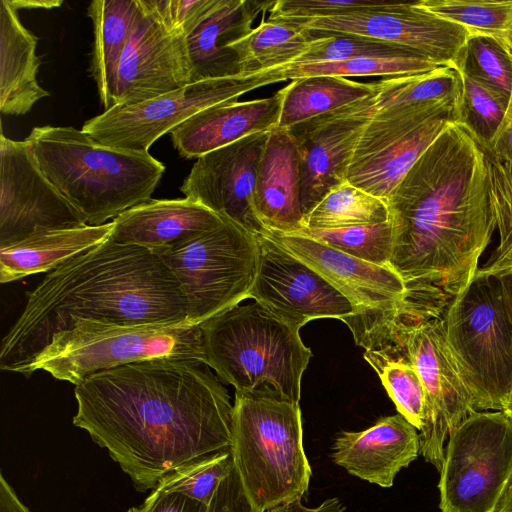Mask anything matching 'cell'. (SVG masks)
<instances>
[{"label": "cell", "instance_id": "cell-49", "mask_svg": "<svg viewBox=\"0 0 512 512\" xmlns=\"http://www.w3.org/2000/svg\"><path fill=\"white\" fill-rule=\"evenodd\" d=\"M18 11L20 9H53L61 6V0H9Z\"/></svg>", "mask_w": 512, "mask_h": 512}, {"label": "cell", "instance_id": "cell-26", "mask_svg": "<svg viewBox=\"0 0 512 512\" xmlns=\"http://www.w3.org/2000/svg\"><path fill=\"white\" fill-rule=\"evenodd\" d=\"M38 38L20 21L9 0L0 3V111L24 115L40 99L49 96L37 81L40 60Z\"/></svg>", "mask_w": 512, "mask_h": 512}, {"label": "cell", "instance_id": "cell-12", "mask_svg": "<svg viewBox=\"0 0 512 512\" xmlns=\"http://www.w3.org/2000/svg\"><path fill=\"white\" fill-rule=\"evenodd\" d=\"M276 82L266 70L190 83L137 104L114 105L87 120L82 130L103 146L146 153L158 138L199 111L236 102L243 94Z\"/></svg>", "mask_w": 512, "mask_h": 512}, {"label": "cell", "instance_id": "cell-19", "mask_svg": "<svg viewBox=\"0 0 512 512\" xmlns=\"http://www.w3.org/2000/svg\"><path fill=\"white\" fill-rule=\"evenodd\" d=\"M267 235L334 285L352 304L353 314L393 309L405 298L406 283L389 265L358 259L303 232Z\"/></svg>", "mask_w": 512, "mask_h": 512}, {"label": "cell", "instance_id": "cell-24", "mask_svg": "<svg viewBox=\"0 0 512 512\" xmlns=\"http://www.w3.org/2000/svg\"><path fill=\"white\" fill-rule=\"evenodd\" d=\"M274 1L225 0L188 37L190 83L242 76L235 44L252 32Z\"/></svg>", "mask_w": 512, "mask_h": 512}, {"label": "cell", "instance_id": "cell-7", "mask_svg": "<svg viewBox=\"0 0 512 512\" xmlns=\"http://www.w3.org/2000/svg\"><path fill=\"white\" fill-rule=\"evenodd\" d=\"M205 362L235 391L268 386L299 403L312 352L300 329L260 303L236 305L201 325Z\"/></svg>", "mask_w": 512, "mask_h": 512}, {"label": "cell", "instance_id": "cell-3", "mask_svg": "<svg viewBox=\"0 0 512 512\" xmlns=\"http://www.w3.org/2000/svg\"><path fill=\"white\" fill-rule=\"evenodd\" d=\"M188 304L154 252L111 240L79 254L27 293L3 337L0 368L22 374L51 338L77 319L124 324L188 323Z\"/></svg>", "mask_w": 512, "mask_h": 512}, {"label": "cell", "instance_id": "cell-13", "mask_svg": "<svg viewBox=\"0 0 512 512\" xmlns=\"http://www.w3.org/2000/svg\"><path fill=\"white\" fill-rule=\"evenodd\" d=\"M290 23L318 33L371 38L457 70L463 64L470 38L465 28L422 9L417 1L392 2L385 8Z\"/></svg>", "mask_w": 512, "mask_h": 512}, {"label": "cell", "instance_id": "cell-18", "mask_svg": "<svg viewBox=\"0 0 512 512\" xmlns=\"http://www.w3.org/2000/svg\"><path fill=\"white\" fill-rule=\"evenodd\" d=\"M268 132L251 134L197 158L181 192L254 236L267 235L255 213L253 197Z\"/></svg>", "mask_w": 512, "mask_h": 512}, {"label": "cell", "instance_id": "cell-43", "mask_svg": "<svg viewBox=\"0 0 512 512\" xmlns=\"http://www.w3.org/2000/svg\"><path fill=\"white\" fill-rule=\"evenodd\" d=\"M163 24L188 37L225 0H146Z\"/></svg>", "mask_w": 512, "mask_h": 512}, {"label": "cell", "instance_id": "cell-33", "mask_svg": "<svg viewBox=\"0 0 512 512\" xmlns=\"http://www.w3.org/2000/svg\"><path fill=\"white\" fill-rule=\"evenodd\" d=\"M389 219L386 200L346 181L333 188L304 217V227L306 229H340L382 223Z\"/></svg>", "mask_w": 512, "mask_h": 512}, {"label": "cell", "instance_id": "cell-46", "mask_svg": "<svg viewBox=\"0 0 512 512\" xmlns=\"http://www.w3.org/2000/svg\"><path fill=\"white\" fill-rule=\"evenodd\" d=\"M344 510L345 506L338 498H329L314 508L304 506L301 499H297L270 508L266 512H344Z\"/></svg>", "mask_w": 512, "mask_h": 512}, {"label": "cell", "instance_id": "cell-44", "mask_svg": "<svg viewBox=\"0 0 512 512\" xmlns=\"http://www.w3.org/2000/svg\"><path fill=\"white\" fill-rule=\"evenodd\" d=\"M208 512H256L243 489L235 466L217 489Z\"/></svg>", "mask_w": 512, "mask_h": 512}, {"label": "cell", "instance_id": "cell-4", "mask_svg": "<svg viewBox=\"0 0 512 512\" xmlns=\"http://www.w3.org/2000/svg\"><path fill=\"white\" fill-rule=\"evenodd\" d=\"M25 141L44 175L87 225L105 224L151 200L165 171L149 152L106 147L73 127H34Z\"/></svg>", "mask_w": 512, "mask_h": 512}, {"label": "cell", "instance_id": "cell-51", "mask_svg": "<svg viewBox=\"0 0 512 512\" xmlns=\"http://www.w3.org/2000/svg\"><path fill=\"white\" fill-rule=\"evenodd\" d=\"M501 411L512 421V387L503 401Z\"/></svg>", "mask_w": 512, "mask_h": 512}, {"label": "cell", "instance_id": "cell-38", "mask_svg": "<svg viewBox=\"0 0 512 512\" xmlns=\"http://www.w3.org/2000/svg\"><path fill=\"white\" fill-rule=\"evenodd\" d=\"M309 31L315 39L308 49L292 64L336 62L361 57L421 56L410 50L363 36Z\"/></svg>", "mask_w": 512, "mask_h": 512}, {"label": "cell", "instance_id": "cell-39", "mask_svg": "<svg viewBox=\"0 0 512 512\" xmlns=\"http://www.w3.org/2000/svg\"><path fill=\"white\" fill-rule=\"evenodd\" d=\"M485 146L495 219L504 224L512 211V88L504 118Z\"/></svg>", "mask_w": 512, "mask_h": 512}, {"label": "cell", "instance_id": "cell-21", "mask_svg": "<svg viewBox=\"0 0 512 512\" xmlns=\"http://www.w3.org/2000/svg\"><path fill=\"white\" fill-rule=\"evenodd\" d=\"M282 103L280 89L270 97L208 107L170 131L172 144L181 157L199 158L251 134L277 127Z\"/></svg>", "mask_w": 512, "mask_h": 512}, {"label": "cell", "instance_id": "cell-34", "mask_svg": "<svg viewBox=\"0 0 512 512\" xmlns=\"http://www.w3.org/2000/svg\"><path fill=\"white\" fill-rule=\"evenodd\" d=\"M441 65L421 56L361 57L336 62L289 64L271 69L277 82L312 76H401L433 71Z\"/></svg>", "mask_w": 512, "mask_h": 512}, {"label": "cell", "instance_id": "cell-14", "mask_svg": "<svg viewBox=\"0 0 512 512\" xmlns=\"http://www.w3.org/2000/svg\"><path fill=\"white\" fill-rule=\"evenodd\" d=\"M86 225L81 214L49 181L27 142L0 136V246L36 230Z\"/></svg>", "mask_w": 512, "mask_h": 512}, {"label": "cell", "instance_id": "cell-41", "mask_svg": "<svg viewBox=\"0 0 512 512\" xmlns=\"http://www.w3.org/2000/svg\"><path fill=\"white\" fill-rule=\"evenodd\" d=\"M460 68H464L475 77L510 95L512 60L492 38L470 37L466 45L464 62Z\"/></svg>", "mask_w": 512, "mask_h": 512}, {"label": "cell", "instance_id": "cell-17", "mask_svg": "<svg viewBox=\"0 0 512 512\" xmlns=\"http://www.w3.org/2000/svg\"><path fill=\"white\" fill-rule=\"evenodd\" d=\"M190 84L187 37L169 30L146 0L138 10L117 69L114 105L137 104Z\"/></svg>", "mask_w": 512, "mask_h": 512}, {"label": "cell", "instance_id": "cell-10", "mask_svg": "<svg viewBox=\"0 0 512 512\" xmlns=\"http://www.w3.org/2000/svg\"><path fill=\"white\" fill-rule=\"evenodd\" d=\"M155 254L185 296L189 324L202 325L249 298L258 243L256 236L231 220Z\"/></svg>", "mask_w": 512, "mask_h": 512}, {"label": "cell", "instance_id": "cell-48", "mask_svg": "<svg viewBox=\"0 0 512 512\" xmlns=\"http://www.w3.org/2000/svg\"><path fill=\"white\" fill-rule=\"evenodd\" d=\"M497 277L504 303L512 324V266L507 267L495 274Z\"/></svg>", "mask_w": 512, "mask_h": 512}, {"label": "cell", "instance_id": "cell-40", "mask_svg": "<svg viewBox=\"0 0 512 512\" xmlns=\"http://www.w3.org/2000/svg\"><path fill=\"white\" fill-rule=\"evenodd\" d=\"M458 71L463 82L465 121L487 144L504 118L510 95L475 77L464 68Z\"/></svg>", "mask_w": 512, "mask_h": 512}, {"label": "cell", "instance_id": "cell-20", "mask_svg": "<svg viewBox=\"0 0 512 512\" xmlns=\"http://www.w3.org/2000/svg\"><path fill=\"white\" fill-rule=\"evenodd\" d=\"M332 449L333 462L349 474L389 488L398 472L420 454V436L397 414L382 417L363 431L341 432Z\"/></svg>", "mask_w": 512, "mask_h": 512}, {"label": "cell", "instance_id": "cell-1", "mask_svg": "<svg viewBox=\"0 0 512 512\" xmlns=\"http://www.w3.org/2000/svg\"><path fill=\"white\" fill-rule=\"evenodd\" d=\"M73 425L85 430L141 492L173 470L231 449L233 405L198 359L133 362L75 385Z\"/></svg>", "mask_w": 512, "mask_h": 512}, {"label": "cell", "instance_id": "cell-6", "mask_svg": "<svg viewBox=\"0 0 512 512\" xmlns=\"http://www.w3.org/2000/svg\"><path fill=\"white\" fill-rule=\"evenodd\" d=\"M440 314L406 291L403 302L393 309L365 311L341 320L350 330L367 329L387 336L416 369L426 395L420 454L439 472L450 432L476 412L473 396L447 343Z\"/></svg>", "mask_w": 512, "mask_h": 512}, {"label": "cell", "instance_id": "cell-28", "mask_svg": "<svg viewBox=\"0 0 512 512\" xmlns=\"http://www.w3.org/2000/svg\"><path fill=\"white\" fill-rule=\"evenodd\" d=\"M350 331L355 343L365 349L364 359L379 376L399 414L421 431L426 412L425 390L403 350L390 338L376 331Z\"/></svg>", "mask_w": 512, "mask_h": 512}, {"label": "cell", "instance_id": "cell-8", "mask_svg": "<svg viewBox=\"0 0 512 512\" xmlns=\"http://www.w3.org/2000/svg\"><path fill=\"white\" fill-rule=\"evenodd\" d=\"M205 362L201 325L124 324L77 319L55 334L24 368L29 377L43 370L77 385L90 375L125 364L161 359Z\"/></svg>", "mask_w": 512, "mask_h": 512}, {"label": "cell", "instance_id": "cell-36", "mask_svg": "<svg viewBox=\"0 0 512 512\" xmlns=\"http://www.w3.org/2000/svg\"><path fill=\"white\" fill-rule=\"evenodd\" d=\"M301 232L358 259L376 265L390 266L394 242L390 219L382 223L340 229L305 228Z\"/></svg>", "mask_w": 512, "mask_h": 512}, {"label": "cell", "instance_id": "cell-9", "mask_svg": "<svg viewBox=\"0 0 512 512\" xmlns=\"http://www.w3.org/2000/svg\"><path fill=\"white\" fill-rule=\"evenodd\" d=\"M476 411H501L512 387V324L495 275L476 272L441 314Z\"/></svg>", "mask_w": 512, "mask_h": 512}, {"label": "cell", "instance_id": "cell-30", "mask_svg": "<svg viewBox=\"0 0 512 512\" xmlns=\"http://www.w3.org/2000/svg\"><path fill=\"white\" fill-rule=\"evenodd\" d=\"M282 91L278 127L289 128L374 95L378 92V84L339 76H312L292 80Z\"/></svg>", "mask_w": 512, "mask_h": 512}, {"label": "cell", "instance_id": "cell-50", "mask_svg": "<svg viewBox=\"0 0 512 512\" xmlns=\"http://www.w3.org/2000/svg\"><path fill=\"white\" fill-rule=\"evenodd\" d=\"M496 512H512V482L504 493Z\"/></svg>", "mask_w": 512, "mask_h": 512}, {"label": "cell", "instance_id": "cell-31", "mask_svg": "<svg viewBox=\"0 0 512 512\" xmlns=\"http://www.w3.org/2000/svg\"><path fill=\"white\" fill-rule=\"evenodd\" d=\"M315 37L297 24L262 20L235 44L243 75L281 68L294 63Z\"/></svg>", "mask_w": 512, "mask_h": 512}, {"label": "cell", "instance_id": "cell-5", "mask_svg": "<svg viewBox=\"0 0 512 512\" xmlns=\"http://www.w3.org/2000/svg\"><path fill=\"white\" fill-rule=\"evenodd\" d=\"M231 452L256 512L302 499L307 492L312 471L300 405L272 388L235 391Z\"/></svg>", "mask_w": 512, "mask_h": 512}, {"label": "cell", "instance_id": "cell-37", "mask_svg": "<svg viewBox=\"0 0 512 512\" xmlns=\"http://www.w3.org/2000/svg\"><path fill=\"white\" fill-rule=\"evenodd\" d=\"M234 466L231 449L203 456L160 479L155 489L184 494L209 506Z\"/></svg>", "mask_w": 512, "mask_h": 512}, {"label": "cell", "instance_id": "cell-22", "mask_svg": "<svg viewBox=\"0 0 512 512\" xmlns=\"http://www.w3.org/2000/svg\"><path fill=\"white\" fill-rule=\"evenodd\" d=\"M253 206L268 233H297L305 228L299 153L287 128L277 126L268 132L258 165Z\"/></svg>", "mask_w": 512, "mask_h": 512}, {"label": "cell", "instance_id": "cell-11", "mask_svg": "<svg viewBox=\"0 0 512 512\" xmlns=\"http://www.w3.org/2000/svg\"><path fill=\"white\" fill-rule=\"evenodd\" d=\"M512 482V421L476 411L448 437L438 489L441 512H496Z\"/></svg>", "mask_w": 512, "mask_h": 512}, {"label": "cell", "instance_id": "cell-16", "mask_svg": "<svg viewBox=\"0 0 512 512\" xmlns=\"http://www.w3.org/2000/svg\"><path fill=\"white\" fill-rule=\"evenodd\" d=\"M376 94L287 128L299 153L304 217L347 181L356 145L375 114Z\"/></svg>", "mask_w": 512, "mask_h": 512}, {"label": "cell", "instance_id": "cell-15", "mask_svg": "<svg viewBox=\"0 0 512 512\" xmlns=\"http://www.w3.org/2000/svg\"><path fill=\"white\" fill-rule=\"evenodd\" d=\"M257 273L249 298L291 326L352 315L350 301L327 279L268 235L256 236Z\"/></svg>", "mask_w": 512, "mask_h": 512}, {"label": "cell", "instance_id": "cell-25", "mask_svg": "<svg viewBox=\"0 0 512 512\" xmlns=\"http://www.w3.org/2000/svg\"><path fill=\"white\" fill-rule=\"evenodd\" d=\"M455 121H465L464 104L439 111L376 151L352 161L347 181L387 201L418 158Z\"/></svg>", "mask_w": 512, "mask_h": 512}, {"label": "cell", "instance_id": "cell-2", "mask_svg": "<svg viewBox=\"0 0 512 512\" xmlns=\"http://www.w3.org/2000/svg\"><path fill=\"white\" fill-rule=\"evenodd\" d=\"M390 266L445 306L473 279L497 229L485 142L455 121L430 144L387 200Z\"/></svg>", "mask_w": 512, "mask_h": 512}, {"label": "cell", "instance_id": "cell-29", "mask_svg": "<svg viewBox=\"0 0 512 512\" xmlns=\"http://www.w3.org/2000/svg\"><path fill=\"white\" fill-rule=\"evenodd\" d=\"M138 10V0H94L88 8L93 25L90 72L105 110L113 106L117 69Z\"/></svg>", "mask_w": 512, "mask_h": 512}, {"label": "cell", "instance_id": "cell-45", "mask_svg": "<svg viewBox=\"0 0 512 512\" xmlns=\"http://www.w3.org/2000/svg\"><path fill=\"white\" fill-rule=\"evenodd\" d=\"M127 512H208V506L181 493L154 489L142 504Z\"/></svg>", "mask_w": 512, "mask_h": 512}, {"label": "cell", "instance_id": "cell-52", "mask_svg": "<svg viewBox=\"0 0 512 512\" xmlns=\"http://www.w3.org/2000/svg\"><path fill=\"white\" fill-rule=\"evenodd\" d=\"M511 53H512V49L507 52V54H511Z\"/></svg>", "mask_w": 512, "mask_h": 512}, {"label": "cell", "instance_id": "cell-32", "mask_svg": "<svg viewBox=\"0 0 512 512\" xmlns=\"http://www.w3.org/2000/svg\"><path fill=\"white\" fill-rule=\"evenodd\" d=\"M377 84L376 112L463 96L461 74L449 66L425 73L386 77Z\"/></svg>", "mask_w": 512, "mask_h": 512}, {"label": "cell", "instance_id": "cell-27", "mask_svg": "<svg viewBox=\"0 0 512 512\" xmlns=\"http://www.w3.org/2000/svg\"><path fill=\"white\" fill-rule=\"evenodd\" d=\"M113 222L73 228L36 230L10 245L0 246V282L20 280L29 275L50 272L67 260L104 242Z\"/></svg>", "mask_w": 512, "mask_h": 512}, {"label": "cell", "instance_id": "cell-23", "mask_svg": "<svg viewBox=\"0 0 512 512\" xmlns=\"http://www.w3.org/2000/svg\"><path fill=\"white\" fill-rule=\"evenodd\" d=\"M224 220L186 197L151 199L114 218L109 240L156 253L213 230Z\"/></svg>", "mask_w": 512, "mask_h": 512}, {"label": "cell", "instance_id": "cell-35", "mask_svg": "<svg viewBox=\"0 0 512 512\" xmlns=\"http://www.w3.org/2000/svg\"><path fill=\"white\" fill-rule=\"evenodd\" d=\"M422 9L465 28L470 37L485 36L500 42L512 36V0H419Z\"/></svg>", "mask_w": 512, "mask_h": 512}, {"label": "cell", "instance_id": "cell-47", "mask_svg": "<svg viewBox=\"0 0 512 512\" xmlns=\"http://www.w3.org/2000/svg\"><path fill=\"white\" fill-rule=\"evenodd\" d=\"M0 512H31L18 498L2 473L0 475Z\"/></svg>", "mask_w": 512, "mask_h": 512}, {"label": "cell", "instance_id": "cell-42", "mask_svg": "<svg viewBox=\"0 0 512 512\" xmlns=\"http://www.w3.org/2000/svg\"><path fill=\"white\" fill-rule=\"evenodd\" d=\"M392 2L375 0H278L268 20L300 22L343 16L353 12L388 7Z\"/></svg>", "mask_w": 512, "mask_h": 512}]
</instances>
